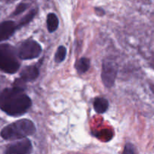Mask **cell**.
Wrapping results in <instances>:
<instances>
[{
  "mask_svg": "<svg viewBox=\"0 0 154 154\" xmlns=\"http://www.w3.org/2000/svg\"><path fill=\"white\" fill-rule=\"evenodd\" d=\"M122 154H135V149L134 146L130 143H128L125 145L124 150Z\"/></svg>",
  "mask_w": 154,
  "mask_h": 154,
  "instance_id": "cell-15",
  "label": "cell"
},
{
  "mask_svg": "<svg viewBox=\"0 0 154 154\" xmlns=\"http://www.w3.org/2000/svg\"><path fill=\"white\" fill-rule=\"evenodd\" d=\"M36 11H37V10H36V9H33V10H32L31 11L29 12V13L27 14L26 16H24L20 20V21L19 23H18L17 28H20V27L23 26L24 25H26V24L28 23L29 22H30V21L32 20V19L34 17L35 15L36 14V13H37Z\"/></svg>",
  "mask_w": 154,
  "mask_h": 154,
  "instance_id": "cell-13",
  "label": "cell"
},
{
  "mask_svg": "<svg viewBox=\"0 0 154 154\" xmlns=\"http://www.w3.org/2000/svg\"><path fill=\"white\" fill-rule=\"evenodd\" d=\"M42 51V47L36 41L27 39L20 44L17 52L20 59L26 60L37 58L40 56Z\"/></svg>",
  "mask_w": 154,
  "mask_h": 154,
  "instance_id": "cell-4",
  "label": "cell"
},
{
  "mask_svg": "<svg viewBox=\"0 0 154 154\" xmlns=\"http://www.w3.org/2000/svg\"><path fill=\"white\" fill-rule=\"evenodd\" d=\"M31 99L19 87L6 88L0 96V108L10 116H20L26 112L31 107Z\"/></svg>",
  "mask_w": 154,
  "mask_h": 154,
  "instance_id": "cell-1",
  "label": "cell"
},
{
  "mask_svg": "<svg viewBox=\"0 0 154 154\" xmlns=\"http://www.w3.org/2000/svg\"><path fill=\"white\" fill-rule=\"evenodd\" d=\"M109 103L106 99L102 97L96 98L93 102V108L99 114H103L108 110Z\"/></svg>",
  "mask_w": 154,
  "mask_h": 154,
  "instance_id": "cell-9",
  "label": "cell"
},
{
  "mask_svg": "<svg viewBox=\"0 0 154 154\" xmlns=\"http://www.w3.org/2000/svg\"><path fill=\"white\" fill-rule=\"evenodd\" d=\"M32 150V145L28 138L16 141L9 144L5 148V154H30Z\"/></svg>",
  "mask_w": 154,
  "mask_h": 154,
  "instance_id": "cell-6",
  "label": "cell"
},
{
  "mask_svg": "<svg viewBox=\"0 0 154 154\" xmlns=\"http://www.w3.org/2000/svg\"><path fill=\"white\" fill-rule=\"evenodd\" d=\"M35 131V126L32 120L21 119L5 126L1 130V136L5 140H21L33 135Z\"/></svg>",
  "mask_w": 154,
  "mask_h": 154,
  "instance_id": "cell-2",
  "label": "cell"
},
{
  "mask_svg": "<svg viewBox=\"0 0 154 154\" xmlns=\"http://www.w3.org/2000/svg\"><path fill=\"white\" fill-rule=\"evenodd\" d=\"M118 67L114 62L105 60L102 67V81L106 87H112L115 83Z\"/></svg>",
  "mask_w": 154,
  "mask_h": 154,
  "instance_id": "cell-5",
  "label": "cell"
},
{
  "mask_svg": "<svg viewBox=\"0 0 154 154\" xmlns=\"http://www.w3.org/2000/svg\"><path fill=\"white\" fill-rule=\"evenodd\" d=\"M17 52L8 44L0 45V69L8 74H14L20 68Z\"/></svg>",
  "mask_w": 154,
  "mask_h": 154,
  "instance_id": "cell-3",
  "label": "cell"
},
{
  "mask_svg": "<svg viewBox=\"0 0 154 154\" xmlns=\"http://www.w3.org/2000/svg\"><path fill=\"white\" fill-rule=\"evenodd\" d=\"M39 75V71L36 66H28L24 68L20 74V80L23 82H29L37 79Z\"/></svg>",
  "mask_w": 154,
  "mask_h": 154,
  "instance_id": "cell-8",
  "label": "cell"
},
{
  "mask_svg": "<svg viewBox=\"0 0 154 154\" xmlns=\"http://www.w3.org/2000/svg\"><path fill=\"white\" fill-rule=\"evenodd\" d=\"M59 26V20L57 15L54 13H50L47 17V27L49 32H54Z\"/></svg>",
  "mask_w": 154,
  "mask_h": 154,
  "instance_id": "cell-10",
  "label": "cell"
},
{
  "mask_svg": "<svg viewBox=\"0 0 154 154\" xmlns=\"http://www.w3.org/2000/svg\"><path fill=\"white\" fill-rule=\"evenodd\" d=\"M16 29H17V25L12 20H6L1 23L0 26V41L2 42L8 39L14 32Z\"/></svg>",
  "mask_w": 154,
  "mask_h": 154,
  "instance_id": "cell-7",
  "label": "cell"
},
{
  "mask_svg": "<svg viewBox=\"0 0 154 154\" xmlns=\"http://www.w3.org/2000/svg\"><path fill=\"white\" fill-rule=\"evenodd\" d=\"M66 48L64 46H60L57 49V52L55 54V57H54V60L56 63H62L64 61V60L66 57Z\"/></svg>",
  "mask_w": 154,
  "mask_h": 154,
  "instance_id": "cell-12",
  "label": "cell"
},
{
  "mask_svg": "<svg viewBox=\"0 0 154 154\" xmlns=\"http://www.w3.org/2000/svg\"><path fill=\"white\" fill-rule=\"evenodd\" d=\"M29 5L26 4V3H20V4L18 5L17 6L16 9H15V11H14L13 13V16H16V15L17 14H20V13H22L23 11H24L26 10V9L28 8Z\"/></svg>",
  "mask_w": 154,
  "mask_h": 154,
  "instance_id": "cell-14",
  "label": "cell"
},
{
  "mask_svg": "<svg viewBox=\"0 0 154 154\" xmlns=\"http://www.w3.org/2000/svg\"><path fill=\"white\" fill-rule=\"evenodd\" d=\"M90 61L88 58H86V57H82V58L79 59L78 60L76 63V68L77 71H78V73L83 74L85 73L86 72L88 71V69H90Z\"/></svg>",
  "mask_w": 154,
  "mask_h": 154,
  "instance_id": "cell-11",
  "label": "cell"
}]
</instances>
